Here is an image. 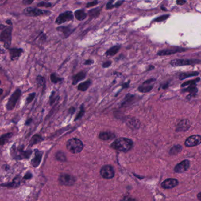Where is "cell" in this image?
Instances as JSON below:
<instances>
[{
	"label": "cell",
	"mask_w": 201,
	"mask_h": 201,
	"mask_svg": "<svg viewBox=\"0 0 201 201\" xmlns=\"http://www.w3.org/2000/svg\"><path fill=\"white\" fill-rule=\"evenodd\" d=\"M132 146L133 142L132 140L125 138L116 139L111 145V147L114 149L124 152H126L130 151Z\"/></svg>",
	"instance_id": "cell-1"
},
{
	"label": "cell",
	"mask_w": 201,
	"mask_h": 201,
	"mask_svg": "<svg viewBox=\"0 0 201 201\" xmlns=\"http://www.w3.org/2000/svg\"><path fill=\"white\" fill-rule=\"evenodd\" d=\"M66 146L70 152L75 154L81 152L83 151V142L79 139L73 138L68 140Z\"/></svg>",
	"instance_id": "cell-2"
},
{
	"label": "cell",
	"mask_w": 201,
	"mask_h": 201,
	"mask_svg": "<svg viewBox=\"0 0 201 201\" xmlns=\"http://www.w3.org/2000/svg\"><path fill=\"white\" fill-rule=\"evenodd\" d=\"M201 62V60L196 59H175L170 62V64L174 67L194 65Z\"/></svg>",
	"instance_id": "cell-3"
},
{
	"label": "cell",
	"mask_w": 201,
	"mask_h": 201,
	"mask_svg": "<svg viewBox=\"0 0 201 201\" xmlns=\"http://www.w3.org/2000/svg\"><path fill=\"white\" fill-rule=\"evenodd\" d=\"M24 13L28 16L31 17H37L43 15H49L51 14V11L41 10L40 9L35 8H27L24 10Z\"/></svg>",
	"instance_id": "cell-4"
},
{
	"label": "cell",
	"mask_w": 201,
	"mask_h": 201,
	"mask_svg": "<svg viewBox=\"0 0 201 201\" xmlns=\"http://www.w3.org/2000/svg\"><path fill=\"white\" fill-rule=\"evenodd\" d=\"M59 181L61 184L65 186H72L74 184L75 179L74 176L67 173H63L60 176Z\"/></svg>",
	"instance_id": "cell-5"
},
{
	"label": "cell",
	"mask_w": 201,
	"mask_h": 201,
	"mask_svg": "<svg viewBox=\"0 0 201 201\" xmlns=\"http://www.w3.org/2000/svg\"><path fill=\"white\" fill-rule=\"evenodd\" d=\"M74 15L71 11H65L60 14L56 19V22L57 24H61L68 21L73 20Z\"/></svg>",
	"instance_id": "cell-6"
},
{
	"label": "cell",
	"mask_w": 201,
	"mask_h": 201,
	"mask_svg": "<svg viewBox=\"0 0 201 201\" xmlns=\"http://www.w3.org/2000/svg\"><path fill=\"white\" fill-rule=\"evenodd\" d=\"M100 174L105 179H110L114 176L115 172L112 167L110 165H105L101 168Z\"/></svg>",
	"instance_id": "cell-7"
},
{
	"label": "cell",
	"mask_w": 201,
	"mask_h": 201,
	"mask_svg": "<svg viewBox=\"0 0 201 201\" xmlns=\"http://www.w3.org/2000/svg\"><path fill=\"white\" fill-rule=\"evenodd\" d=\"M75 28L72 27L71 26H61L56 28L57 31L63 38H66L68 37L74 31Z\"/></svg>",
	"instance_id": "cell-8"
},
{
	"label": "cell",
	"mask_w": 201,
	"mask_h": 201,
	"mask_svg": "<svg viewBox=\"0 0 201 201\" xmlns=\"http://www.w3.org/2000/svg\"><path fill=\"white\" fill-rule=\"evenodd\" d=\"M21 96V91L20 90H17L13 95L10 98L7 104V108L8 110H11L14 108L17 103L19 97Z\"/></svg>",
	"instance_id": "cell-9"
},
{
	"label": "cell",
	"mask_w": 201,
	"mask_h": 201,
	"mask_svg": "<svg viewBox=\"0 0 201 201\" xmlns=\"http://www.w3.org/2000/svg\"><path fill=\"white\" fill-rule=\"evenodd\" d=\"M201 143V136L192 135L187 138L185 142V145L187 147H194Z\"/></svg>",
	"instance_id": "cell-10"
},
{
	"label": "cell",
	"mask_w": 201,
	"mask_h": 201,
	"mask_svg": "<svg viewBox=\"0 0 201 201\" xmlns=\"http://www.w3.org/2000/svg\"><path fill=\"white\" fill-rule=\"evenodd\" d=\"M185 50H186V49L180 48V47L164 49L162 50H160V51H158L157 54L160 56H168V55H171V54H175L177 53H180V52L184 51Z\"/></svg>",
	"instance_id": "cell-11"
},
{
	"label": "cell",
	"mask_w": 201,
	"mask_h": 201,
	"mask_svg": "<svg viewBox=\"0 0 201 201\" xmlns=\"http://www.w3.org/2000/svg\"><path fill=\"white\" fill-rule=\"evenodd\" d=\"M13 153H14V158H16L18 159H22L28 158L31 154V151H24L21 148H18L17 149H14V152Z\"/></svg>",
	"instance_id": "cell-12"
},
{
	"label": "cell",
	"mask_w": 201,
	"mask_h": 201,
	"mask_svg": "<svg viewBox=\"0 0 201 201\" xmlns=\"http://www.w3.org/2000/svg\"><path fill=\"white\" fill-rule=\"evenodd\" d=\"M190 166L189 161L184 160L178 163L174 169V171L176 173H183L187 171Z\"/></svg>",
	"instance_id": "cell-13"
},
{
	"label": "cell",
	"mask_w": 201,
	"mask_h": 201,
	"mask_svg": "<svg viewBox=\"0 0 201 201\" xmlns=\"http://www.w3.org/2000/svg\"><path fill=\"white\" fill-rule=\"evenodd\" d=\"M137 100V98L136 97V96L131 94H127L125 96L123 102L121 103V107H127L128 106H130L131 105L133 104Z\"/></svg>",
	"instance_id": "cell-14"
},
{
	"label": "cell",
	"mask_w": 201,
	"mask_h": 201,
	"mask_svg": "<svg viewBox=\"0 0 201 201\" xmlns=\"http://www.w3.org/2000/svg\"><path fill=\"white\" fill-rule=\"evenodd\" d=\"M191 126V123L189 120L184 119L180 120L176 126V132H185L187 131Z\"/></svg>",
	"instance_id": "cell-15"
},
{
	"label": "cell",
	"mask_w": 201,
	"mask_h": 201,
	"mask_svg": "<svg viewBox=\"0 0 201 201\" xmlns=\"http://www.w3.org/2000/svg\"><path fill=\"white\" fill-rule=\"evenodd\" d=\"M178 185V181L176 179L169 178V179H167L166 180H164L162 183L161 186L164 189H172L173 187H175Z\"/></svg>",
	"instance_id": "cell-16"
},
{
	"label": "cell",
	"mask_w": 201,
	"mask_h": 201,
	"mask_svg": "<svg viewBox=\"0 0 201 201\" xmlns=\"http://www.w3.org/2000/svg\"><path fill=\"white\" fill-rule=\"evenodd\" d=\"M0 40L6 43L10 42L11 41V30L10 28H7L6 30H4L0 35Z\"/></svg>",
	"instance_id": "cell-17"
},
{
	"label": "cell",
	"mask_w": 201,
	"mask_h": 201,
	"mask_svg": "<svg viewBox=\"0 0 201 201\" xmlns=\"http://www.w3.org/2000/svg\"><path fill=\"white\" fill-rule=\"evenodd\" d=\"M42 156V152L38 151V150H35L34 157L31 161L33 167H36L39 166L41 160Z\"/></svg>",
	"instance_id": "cell-18"
},
{
	"label": "cell",
	"mask_w": 201,
	"mask_h": 201,
	"mask_svg": "<svg viewBox=\"0 0 201 201\" xmlns=\"http://www.w3.org/2000/svg\"><path fill=\"white\" fill-rule=\"evenodd\" d=\"M86 77V73L85 71H80L78 73L72 78V84L75 85L81 80H83Z\"/></svg>",
	"instance_id": "cell-19"
},
{
	"label": "cell",
	"mask_w": 201,
	"mask_h": 201,
	"mask_svg": "<svg viewBox=\"0 0 201 201\" xmlns=\"http://www.w3.org/2000/svg\"><path fill=\"white\" fill-rule=\"evenodd\" d=\"M99 138L104 140H112L115 138L114 133L111 132H102L99 135Z\"/></svg>",
	"instance_id": "cell-20"
},
{
	"label": "cell",
	"mask_w": 201,
	"mask_h": 201,
	"mask_svg": "<svg viewBox=\"0 0 201 201\" xmlns=\"http://www.w3.org/2000/svg\"><path fill=\"white\" fill-rule=\"evenodd\" d=\"M74 15L75 17L76 18V20H79V21H82L86 17L87 14L85 12V11L82 9H79L75 11V12L74 13Z\"/></svg>",
	"instance_id": "cell-21"
},
{
	"label": "cell",
	"mask_w": 201,
	"mask_h": 201,
	"mask_svg": "<svg viewBox=\"0 0 201 201\" xmlns=\"http://www.w3.org/2000/svg\"><path fill=\"white\" fill-rule=\"evenodd\" d=\"M153 87V86L152 84H147L143 83L141 86H140L138 88V90L141 93H145L149 92L151 91Z\"/></svg>",
	"instance_id": "cell-22"
},
{
	"label": "cell",
	"mask_w": 201,
	"mask_h": 201,
	"mask_svg": "<svg viewBox=\"0 0 201 201\" xmlns=\"http://www.w3.org/2000/svg\"><path fill=\"white\" fill-rule=\"evenodd\" d=\"M91 84V80H88L84 82L79 84L78 86V90L81 91H85L88 90V89L90 87Z\"/></svg>",
	"instance_id": "cell-23"
},
{
	"label": "cell",
	"mask_w": 201,
	"mask_h": 201,
	"mask_svg": "<svg viewBox=\"0 0 201 201\" xmlns=\"http://www.w3.org/2000/svg\"><path fill=\"white\" fill-rule=\"evenodd\" d=\"M127 123L129 126L138 128L140 124V122L139 120L135 118H129L127 119Z\"/></svg>",
	"instance_id": "cell-24"
},
{
	"label": "cell",
	"mask_w": 201,
	"mask_h": 201,
	"mask_svg": "<svg viewBox=\"0 0 201 201\" xmlns=\"http://www.w3.org/2000/svg\"><path fill=\"white\" fill-rule=\"evenodd\" d=\"M120 49V46H115L111 47V49L107 50L106 52V55L107 56H114L118 53V51Z\"/></svg>",
	"instance_id": "cell-25"
},
{
	"label": "cell",
	"mask_w": 201,
	"mask_h": 201,
	"mask_svg": "<svg viewBox=\"0 0 201 201\" xmlns=\"http://www.w3.org/2000/svg\"><path fill=\"white\" fill-rule=\"evenodd\" d=\"M22 51L21 49H12V50H10V54H11V57L12 60H15L18 57H19V56L21 55Z\"/></svg>",
	"instance_id": "cell-26"
},
{
	"label": "cell",
	"mask_w": 201,
	"mask_h": 201,
	"mask_svg": "<svg viewBox=\"0 0 201 201\" xmlns=\"http://www.w3.org/2000/svg\"><path fill=\"white\" fill-rule=\"evenodd\" d=\"M184 92H189L190 94L192 95H195L196 93L198 92V89L196 87L195 84H192L187 87V88L182 90Z\"/></svg>",
	"instance_id": "cell-27"
},
{
	"label": "cell",
	"mask_w": 201,
	"mask_h": 201,
	"mask_svg": "<svg viewBox=\"0 0 201 201\" xmlns=\"http://www.w3.org/2000/svg\"><path fill=\"white\" fill-rule=\"evenodd\" d=\"M198 74H199V73L196 72V71L191 72V73H182L181 74H180V80H184V79L188 78V77L198 76Z\"/></svg>",
	"instance_id": "cell-28"
},
{
	"label": "cell",
	"mask_w": 201,
	"mask_h": 201,
	"mask_svg": "<svg viewBox=\"0 0 201 201\" xmlns=\"http://www.w3.org/2000/svg\"><path fill=\"white\" fill-rule=\"evenodd\" d=\"M100 8H94L88 11V14L90 15V18H94L97 17L98 15H99V14L100 13V11L101 10H100Z\"/></svg>",
	"instance_id": "cell-29"
},
{
	"label": "cell",
	"mask_w": 201,
	"mask_h": 201,
	"mask_svg": "<svg viewBox=\"0 0 201 201\" xmlns=\"http://www.w3.org/2000/svg\"><path fill=\"white\" fill-rule=\"evenodd\" d=\"M12 136H13L12 133H7V134H5V135H2L0 138V145L5 144L7 141L9 140V139L11 138Z\"/></svg>",
	"instance_id": "cell-30"
},
{
	"label": "cell",
	"mask_w": 201,
	"mask_h": 201,
	"mask_svg": "<svg viewBox=\"0 0 201 201\" xmlns=\"http://www.w3.org/2000/svg\"><path fill=\"white\" fill-rule=\"evenodd\" d=\"M181 151H182L181 146L179 145L174 146L171 149V150L169 151V154L171 155H175L180 152Z\"/></svg>",
	"instance_id": "cell-31"
},
{
	"label": "cell",
	"mask_w": 201,
	"mask_h": 201,
	"mask_svg": "<svg viewBox=\"0 0 201 201\" xmlns=\"http://www.w3.org/2000/svg\"><path fill=\"white\" fill-rule=\"evenodd\" d=\"M51 80L53 83L56 84L61 82L63 80V78H60L59 77L56 76V74L52 73L51 75Z\"/></svg>",
	"instance_id": "cell-32"
},
{
	"label": "cell",
	"mask_w": 201,
	"mask_h": 201,
	"mask_svg": "<svg viewBox=\"0 0 201 201\" xmlns=\"http://www.w3.org/2000/svg\"><path fill=\"white\" fill-rule=\"evenodd\" d=\"M200 80V78H198L196 79H195V80H189V81H187V82H185L184 83L182 84L181 85V87H185V86H189L191 85H192V84H196V83L199 82Z\"/></svg>",
	"instance_id": "cell-33"
},
{
	"label": "cell",
	"mask_w": 201,
	"mask_h": 201,
	"mask_svg": "<svg viewBox=\"0 0 201 201\" xmlns=\"http://www.w3.org/2000/svg\"><path fill=\"white\" fill-rule=\"evenodd\" d=\"M84 113H85V109H84V106L83 104V105L81 106L79 111L78 112V115H77V116H76L75 120H78L80 118H82L83 115H84Z\"/></svg>",
	"instance_id": "cell-34"
},
{
	"label": "cell",
	"mask_w": 201,
	"mask_h": 201,
	"mask_svg": "<svg viewBox=\"0 0 201 201\" xmlns=\"http://www.w3.org/2000/svg\"><path fill=\"white\" fill-rule=\"evenodd\" d=\"M42 140L41 137L39 135H35L33 136V138L31 139V145H34L35 143H38L40 142L41 140Z\"/></svg>",
	"instance_id": "cell-35"
},
{
	"label": "cell",
	"mask_w": 201,
	"mask_h": 201,
	"mask_svg": "<svg viewBox=\"0 0 201 201\" xmlns=\"http://www.w3.org/2000/svg\"><path fill=\"white\" fill-rule=\"evenodd\" d=\"M56 158L57 159L59 160L60 161H64L66 159V157H65L64 153L62 152H58L56 153Z\"/></svg>",
	"instance_id": "cell-36"
},
{
	"label": "cell",
	"mask_w": 201,
	"mask_h": 201,
	"mask_svg": "<svg viewBox=\"0 0 201 201\" xmlns=\"http://www.w3.org/2000/svg\"><path fill=\"white\" fill-rule=\"evenodd\" d=\"M169 17V15H164L160 16L159 17L155 18L153 21H155V22H160V21H164V20H167V18Z\"/></svg>",
	"instance_id": "cell-37"
},
{
	"label": "cell",
	"mask_w": 201,
	"mask_h": 201,
	"mask_svg": "<svg viewBox=\"0 0 201 201\" xmlns=\"http://www.w3.org/2000/svg\"><path fill=\"white\" fill-rule=\"evenodd\" d=\"M51 3H49V2H41L39 4H38V7H51Z\"/></svg>",
	"instance_id": "cell-38"
},
{
	"label": "cell",
	"mask_w": 201,
	"mask_h": 201,
	"mask_svg": "<svg viewBox=\"0 0 201 201\" xmlns=\"http://www.w3.org/2000/svg\"><path fill=\"white\" fill-rule=\"evenodd\" d=\"M37 82L40 85H44L45 84V79H44V77L39 76L37 77Z\"/></svg>",
	"instance_id": "cell-39"
},
{
	"label": "cell",
	"mask_w": 201,
	"mask_h": 201,
	"mask_svg": "<svg viewBox=\"0 0 201 201\" xmlns=\"http://www.w3.org/2000/svg\"><path fill=\"white\" fill-rule=\"evenodd\" d=\"M113 2H114V1H111L108 2L106 6V8L107 10H110V9H112V8L115 7V4H113Z\"/></svg>",
	"instance_id": "cell-40"
},
{
	"label": "cell",
	"mask_w": 201,
	"mask_h": 201,
	"mask_svg": "<svg viewBox=\"0 0 201 201\" xmlns=\"http://www.w3.org/2000/svg\"><path fill=\"white\" fill-rule=\"evenodd\" d=\"M98 3V1H92V2H90L87 3V5H86V7L89 8V7L95 6L97 5Z\"/></svg>",
	"instance_id": "cell-41"
},
{
	"label": "cell",
	"mask_w": 201,
	"mask_h": 201,
	"mask_svg": "<svg viewBox=\"0 0 201 201\" xmlns=\"http://www.w3.org/2000/svg\"><path fill=\"white\" fill-rule=\"evenodd\" d=\"M111 64H112V62H111V61H107V62H106L103 63V64H102V67H103L104 68H108V67H110V66H111Z\"/></svg>",
	"instance_id": "cell-42"
},
{
	"label": "cell",
	"mask_w": 201,
	"mask_h": 201,
	"mask_svg": "<svg viewBox=\"0 0 201 201\" xmlns=\"http://www.w3.org/2000/svg\"><path fill=\"white\" fill-rule=\"evenodd\" d=\"M35 96V93H33V94H30L29 95V96H28V98H27V102H28V103L31 102L34 99Z\"/></svg>",
	"instance_id": "cell-43"
},
{
	"label": "cell",
	"mask_w": 201,
	"mask_h": 201,
	"mask_svg": "<svg viewBox=\"0 0 201 201\" xmlns=\"http://www.w3.org/2000/svg\"><path fill=\"white\" fill-rule=\"evenodd\" d=\"M122 201H136V200L133 198H132L131 197H129V196H126L125 197Z\"/></svg>",
	"instance_id": "cell-44"
},
{
	"label": "cell",
	"mask_w": 201,
	"mask_h": 201,
	"mask_svg": "<svg viewBox=\"0 0 201 201\" xmlns=\"http://www.w3.org/2000/svg\"><path fill=\"white\" fill-rule=\"evenodd\" d=\"M94 63V61L92 60H86L85 62H84V64L85 65H91V64H92Z\"/></svg>",
	"instance_id": "cell-45"
},
{
	"label": "cell",
	"mask_w": 201,
	"mask_h": 201,
	"mask_svg": "<svg viewBox=\"0 0 201 201\" xmlns=\"http://www.w3.org/2000/svg\"><path fill=\"white\" fill-rule=\"evenodd\" d=\"M129 83H130V82L129 81V82H126L125 83L123 84H122V89L128 88L129 86Z\"/></svg>",
	"instance_id": "cell-46"
},
{
	"label": "cell",
	"mask_w": 201,
	"mask_h": 201,
	"mask_svg": "<svg viewBox=\"0 0 201 201\" xmlns=\"http://www.w3.org/2000/svg\"><path fill=\"white\" fill-rule=\"evenodd\" d=\"M187 1H183V0H180V1H176V3L178 4V5H180V6H182V5H184L185 3H186Z\"/></svg>",
	"instance_id": "cell-47"
},
{
	"label": "cell",
	"mask_w": 201,
	"mask_h": 201,
	"mask_svg": "<svg viewBox=\"0 0 201 201\" xmlns=\"http://www.w3.org/2000/svg\"><path fill=\"white\" fill-rule=\"evenodd\" d=\"M31 177H32V175H31V173H28L27 175H25V176H24V178L25 179H28L31 178Z\"/></svg>",
	"instance_id": "cell-48"
},
{
	"label": "cell",
	"mask_w": 201,
	"mask_h": 201,
	"mask_svg": "<svg viewBox=\"0 0 201 201\" xmlns=\"http://www.w3.org/2000/svg\"><path fill=\"white\" fill-rule=\"evenodd\" d=\"M75 111V109L74 107H71L70 109H69V113H70L71 114H73L74 112Z\"/></svg>",
	"instance_id": "cell-49"
},
{
	"label": "cell",
	"mask_w": 201,
	"mask_h": 201,
	"mask_svg": "<svg viewBox=\"0 0 201 201\" xmlns=\"http://www.w3.org/2000/svg\"><path fill=\"white\" fill-rule=\"evenodd\" d=\"M197 198H198V199L199 201H201V192L199 193V194H198V195H197Z\"/></svg>",
	"instance_id": "cell-50"
},
{
	"label": "cell",
	"mask_w": 201,
	"mask_h": 201,
	"mask_svg": "<svg viewBox=\"0 0 201 201\" xmlns=\"http://www.w3.org/2000/svg\"><path fill=\"white\" fill-rule=\"evenodd\" d=\"M168 87V84H164V85L162 86V89H167Z\"/></svg>",
	"instance_id": "cell-51"
},
{
	"label": "cell",
	"mask_w": 201,
	"mask_h": 201,
	"mask_svg": "<svg viewBox=\"0 0 201 201\" xmlns=\"http://www.w3.org/2000/svg\"><path fill=\"white\" fill-rule=\"evenodd\" d=\"M154 69V67L153 66H149V69L148 70V71H149V70H151L152 69Z\"/></svg>",
	"instance_id": "cell-52"
},
{
	"label": "cell",
	"mask_w": 201,
	"mask_h": 201,
	"mask_svg": "<svg viewBox=\"0 0 201 201\" xmlns=\"http://www.w3.org/2000/svg\"><path fill=\"white\" fill-rule=\"evenodd\" d=\"M2 93H3V90L0 89V95H1V94Z\"/></svg>",
	"instance_id": "cell-53"
},
{
	"label": "cell",
	"mask_w": 201,
	"mask_h": 201,
	"mask_svg": "<svg viewBox=\"0 0 201 201\" xmlns=\"http://www.w3.org/2000/svg\"><path fill=\"white\" fill-rule=\"evenodd\" d=\"M0 84H1V81H0Z\"/></svg>",
	"instance_id": "cell-54"
}]
</instances>
